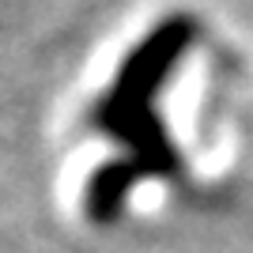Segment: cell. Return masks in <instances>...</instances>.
<instances>
[{"label": "cell", "instance_id": "1", "mask_svg": "<svg viewBox=\"0 0 253 253\" xmlns=\"http://www.w3.org/2000/svg\"><path fill=\"white\" fill-rule=\"evenodd\" d=\"M197 42V19L189 15H170L155 27V31L128 53V61L121 64L117 80L102 91L95 106H91V128L106 132L117 140L128 155L117 163L132 174V178H174L181 174V159L170 144L167 128L155 114V98L170 72L178 68L181 53Z\"/></svg>", "mask_w": 253, "mask_h": 253}]
</instances>
